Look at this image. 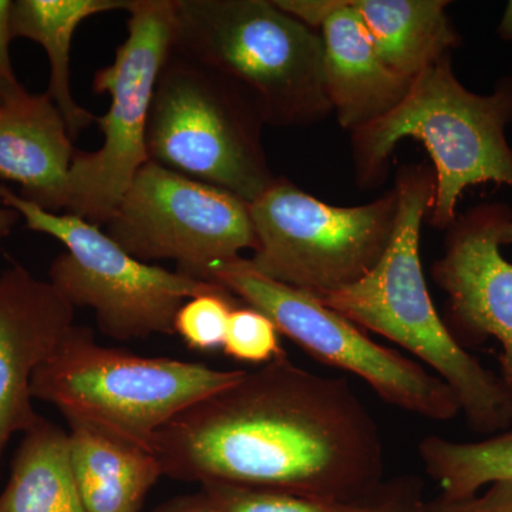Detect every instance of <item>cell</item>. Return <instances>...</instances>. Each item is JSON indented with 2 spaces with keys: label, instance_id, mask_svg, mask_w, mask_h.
I'll use <instances>...</instances> for the list:
<instances>
[{
  "label": "cell",
  "instance_id": "cell-1",
  "mask_svg": "<svg viewBox=\"0 0 512 512\" xmlns=\"http://www.w3.org/2000/svg\"><path fill=\"white\" fill-rule=\"evenodd\" d=\"M163 476L356 503L379 493V424L345 377L288 355L192 404L151 441Z\"/></svg>",
  "mask_w": 512,
  "mask_h": 512
},
{
  "label": "cell",
  "instance_id": "cell-2",
  "mask_svg": "<svg viewBox=\"0 0 512 512\" xmlns=\"http://www.w3.org/2000/svg\"><path fill=\"white\" fill-rule=\"evenodd\" d=\"M427 165H406L396 178L397 217L389 247L355 284L315 295L319 302L412 353L450 387L476 433L512 427V397L500 376L460 345L431 299L420 258V232L434 200Z\"/></svg>",
  "mask_w": 512,
  "mask_h": 512
},
{
  "label": "cell",
  "instance_id": "cell-3",
  "mask_svg": "<svg viewBox=\"0 0 512 512\" xmlns=\"http://www.w3.org/2000/svg\"><path fill=\"white\" fill-rule=\"evenodd\" d=\"M511 121L512 79L481 96L458 82L450 56L444 57L414 77L396 109L352 131L357 178L363 185L379 183L397 144L416 138L434 165L430 222L448 229L467 188L494 183L512 190V148L505 136Z\"/></svg>",
  "mask_w": 512,
  "mask_h": 512
},
{
  "label": "cell",
  "instance_id": "cell-4",
  "mask_svg": "<svg viewBox=\"0 0 512 512\" xmlns=\"http://www.w3.org/2000/svg\"><path fill=\"white\" fill-rule=\"evenodd\" d=\"M173 49L231 83L264 124L311 126L332 113L322 37L275 0H175Z\"/></svg>",
  "mask_w": 512,
  "mask_h": 512
},
{
  "label": "cell",
  "instance_id": "cell-5",
  "mask_svg": "<svg viewBox=\"0 0 512 512\" xmlns=\"http://www.w3.org/2000/svg\"><path fill=\"white\" fill-rule=\"evenodd\" d=\"M244 373L106 348L92 329L73 326L36 370L30 390L33 399L53 404L69 426H87L150 451L165 424Z\"/></svg>",
  "mask_w": 512,
  "mask_h": 512
},
{
  "label": "cell",
  "instance_id": "cell-6",
  "mask_svg": "<svg viewBox=\"0 0 512 512\" xmlns=\"http://www.w3.org/2000/svg\"><path fill=\"white\" fill-rule=\"evenodd\" d=\"M264 126L231 83L171 49L148 117V160L252 204L276 180Z\"/></svg>",
  "mask_w": 512,
  "mask_h": 512
},
{
  "label": "cell",
  "instance_id": "cell-7",
  "mask_svg": "<svg viewBox=\"0 0 512 512\" xmlns=\"http://www.w3.org/2000/svg\"><path fill=\"white\" fill-rule=\"evenodd\" d=\"M0 205L18 212L30 231L66 247L52 262L49 282L73 308H90L104 335L116 340L173 335L175 313L194 296L221 285L147 264L128 254L100 225L46 211L0 185Z\"/></svg>",
  "mask_w": 512,
  "mask_h": 512
},
{
  "label": "cell",
  "instance_id": "cell-8",
  "mask_svg": "<svg viewBox=\"0 0 512 512\" xmlns=\"http://www.w3.org/2000/svg\"><path fill=\"white\" fill-rule=\"evenodd\" d=\"M256 247L248 261L259 274L328 293L355 284L380 261L397 217L396 190L370 204L335 207L276 178L249 204Z\"/></svg>",
  "mask_w": 512,
  "mask_h": 512
},
{
  "label": "cell",
  "instance_id": "cell-9",
  "mask_svg": "<svg viewBox=\"0 0 512 512\" xmlns=\"http://www.w3.org/2000/svg\"><path fill=\"white\" fill-rule=\"evenodd\" d=\"M201 281L221 285L245 305L264 312L281 335L318 362L356 375L384 403L434 421L451 420L461 413L456 396L439 376L370 339L312 293L259 274L247 258L212 264Z\"/></svg>",
  "mask_w": 512,
  "mask_h": 512
},
{
  "label": "cell",
  "instance_id": "cell-10",
  "mask_svg": "<svg viewBox=\"0 0 512 512\" xmlns=\"http://www.w3.org/2000/svg\"><path fill=\"white\" fill-rule=\"evenodd\" d=\"M127 12V39L93 79L94 93L110 96L109 110L96 119L103 144L92 153L76 151L64 194V211L100 227L150 161L148 117L174 42L175 0H130Z\"/></svg>",
  "mask_w": 512,
  "mask_h": 512
},
{
  "label": "cell",
  "instance_id": "cell-11",
  "mask_svg": "<svg viewBox=\"0 0 512 512\" xmlns=\"http://www.w3.org/2000/svg\"><path fill=\"white\" fill-rule=\"evenodd\" d=\"M104 227L134 258L171 259L178 272L200 281L208 266L256 247L248 202L151 161Z\"/></svg>",
  "mask_w": 512,
  "mask_h": 512
},
{
  "label": "cell",
  "instance_id": "cell-12",
  "mask_svg": "<svg viewBox=\"0 0 512 512\" xmlns=\"http://www.w3.org/2000/svg\"><path fill=\"white\" fill-rule=\"evenodd\" d=\"M510 208L487 204L458 218L446 251L433 266L447 293L451 319L470 338L500 343V379L512 397V264L501 254L498 234Z\"/></svg>",
  "mask_w": 512,
  "mask_h": 512
},
{
  "label": "cell",
  "instance_id": "cell-13",
  "mask_svg": "<svg viewBox=\"0 0 512 512\" xmlns=\"http://www.w3.org/2000/svg\"><path fill=\"white\" fill-rule=\"evenodd\" d=\"M74 308L49 281L23 266L0 274V466L16 433L42 419L33 407V375L73 328Z\"/></svg>",
  "mask_w": 512,
  "mask_h": 512
},
{
  "label": "cell",
  "instance_id": "cell-14",
  "mask_svg": "<svg viewBox=\"0 0 512 512\" xmlns=\"http://www.w3.org/2000/svg\"><path fill=\"white\" fill-rule=\"evenodd\" d=\"M275 3L322 37L326 94L345 130L365 127L402 103L413 79L384 62L350 0Z\"/></svg>",
  "mask_w": 512,
  "mask_h": 512
},
{
  "label": "cell",
  "instance_id": "cell-15",
  "mask_svg": "<svg viewBox=\"0 0 512 512\" xmlns=\"http://www.w3.org/2000/svg\"><path fill=\"white\" fill-rule=\"evenodd\" d=\"M73 138L45 94L0 103V180L20 185V197L46 211L64 210Z\"/></svg>",
  "mask_w": 512,
  "mask_h": 512
},
{
  "label": "cell",
  "instance_id": "cell-16",
  "mask_svg": "<svg viewBox=\"0 0 512 512\" xmlns=\"http://www.w3.org/2000/svg\"><path fill=\"white\" fill-rule=\"evenodd\" d=\"M70 458L87 512H140L163 476L146 448L87 426H69Z\"/></svg>",
  "mask_w": 512,
  "mask_h": 512
},
{
  "label": "cell",
  "instance_id": "cell-17",
  "mask_svg": "<svg viewBox=\"0 0 512 512\" xmlns=\"http://www.w3.org/2000/svg\"><path fill=\"white\" fill-rule=\"evenodd\" d=\"M350 5L384 62L409 79L460 45L446 0H350Z\"/></svg>",
  "mask_w": 512,
  "mask_h": 512
},
{
  "label": "cell",
  "instance_id": "cell-18",
  "mask_svg": "<svg viewBox=\"0 0 512 512\" xmlns=\"http://www.w3.org/2000/svg\"><path fill=\"white\" fill-rule=\"evenodd\" d=\"M130 0H15L10 28L13 39L25 37L45 49L50 64L47 96L76 138L96 121L89 110L74 100L70 82V49L74 33L84 20L100 13L127 10Z\"/></svg>",
  "mask_w": 512,
  "mask_h": 512
},
{
  "label": "cell",
  "instance_id": "cell-19",
  "mask_svg": "<svg viewBox=\"0 0 512 512\" xmlns=\"http://www.w3.org/2000/svg\"><path fill=\"white\" fill-rule=\"evenodd\" d=\"M0 512H87L62 427L42 417L26 431L0 494Z\"/></svg>",
  "mask_w": 512,
  "mask_h": 512
},
{
  "label": "cell",
  "instance_id": "cell-20",
  "mask_svg": "<svg viewBox=\"0 0 512 512\" xmlns=\"http://www.w3.org/2000/svg\"><path fill=\"white\" fill-rule=\"evenodd\" d=\"M419 456L441 495L473 497L484 485L512 480V427L477 443L427 436L419 443Z\"/></svg>",
  "mask_w": 512,
  "mask_h": 512
},
{
  "label": "cell",
  "instance_id": "cell-21",
  "mask_svg": "<svg viewBox=\"0 0 512 512\" xmlns=\"http://www.w3.org/2000/svg\"><path fill=\"white\" fill-rule=\"evenodd\" d=\"M201 490L211 498L220 512H372L379 501L382 487L375 497L356 503L315 500L301 495L227 483L201 484Z\"/></svg>",
  "mask_w": 512,
  "mask_h": 512
},
{
  "label": "cell",
  "instance_id": "cell-22",
  "mask_svg": "<svg viewBox=\"0 0 512 512\" xmlns=\"http://www.w3.org/2000/svg\"><path fill=\"white\" fill-rule=\"evenodd\" d=\"M241 303L225 288L194 296L175 313L174 333L192 350H220L227 335L229 316Z\"/></svg>",
  "mask_w": 512,
  "mask_h": 512
},
{
  "label": "cell",
  "instance_id": "cell-23",
  "mask_svg": "<svg viewBox=\"0 0 512 512\" xmlns=\"http://www.w3.org/2000/svg\"><path fill=\"white\" fill-rule=\"evenodd\" d=\"M279 336L268 315L254 306L239 305L229 316L222 350L238 362L264 366L286 355Z\"/></svg>",
  "mask_w": 512,
  "mask_h": 512
},
{
  "label": "cell",
  "instance_id": "cell-24",
  "mask_svg": "<svg viewBox=\"0 0 512 512\" xmlns=\"http://www.w3.org/2000/svg\"><path fill=\"white\" fill-rule=\"evenodd\" d=\"M483 495L427 501V512H512V480L495 481Z\"/></svg>",
  "mask_w": 512,
  "mask_h": 512
},
{
  "label": "cell",
  "instance_id": "cell-25",
  "mask_svg": "<svg viewBox=\"0 0 512 512\" xmlns=\"http://www.w3.org/2000/svg\"><path fill=\"white\" fill-rule=\"evenodd\" d=\"M423 490V483L413 476L384 481L372 512H427Z\"/></svg>",
  "mask_w": 512,
  "mask_h": 512
},
{
  "label": "cell",
  "instance_id": "cell-26",
  "mask_svg": "<svg viewBox=\"0 0 512 512\" xmlns=\"http://www.w3.org/2000/svg\"><path fill=\"white\" fill-rule=\"evenodd\" d=\"M12 3V0H0V103L23 99L28 94L16 77L10 59V43L13 40L10 28Z\"/></svg>",
  "mask_w": 512,
  "mask_h": 512
},
{
  "label": "cell",
  "instance_id": "cell-27",
  "mask_svg": "<svg viewBox=\"0 0 512 512\" xmlns=\"http://www.w3.org/2000/svg\"><path fill=\"white\" fill-rule=\"evenodd\" d=\"M153 512H220L217 505L201 490L190 495H181L167 501Z\"/></svg>",
  "mask_w": 512,
  "mask_h": 512
},
{
  "label": "cell",
  "instance_id": "cell-28",
  "mask_svg": "<svg viewBox=\"0 0 512 512\" xmlns=\"http://www.w3.org/2000/svg\"><path fill=\"white\" fill-rule=\"evenodd\" d=\"M19 220L20 215L18 212L13 211L12 208L0 205V241L9 237L10 232L18 224Z\"/></svg>",
  "mask_w": 512,
  "mask_h": 512
},
{
  "label": "cell",
  "instance_id": "cell-29",
  "mask_svg": "<svg viewBox=\"0 0 512 512\" xmlns=\"http://www.w3.org/2000/svg\"><path fill=\"white\" fill-rule=\"evenodd\" d=\"M498 35L501 39L512 42V0L508 2L507 8L504 10L503 19L498 25Z\"/></svg>",
  "mask_w": 512,
  "mask_h": 512
},
{
  "label": "cell",
  "instance_id": "cell-30",
  "mask_svg": "<svg viewBox=\"0 0 512 512\" xmlns=\"http://www.w3.org/2000/svg\"><path fill=\"white\" fill-rule=\"evenodd\" d=\"M500 245H512V217L504 222L498 234Z\"/></svg>",
  "mask_w": 512,
  "mask_h": 512
}]
</instances>
